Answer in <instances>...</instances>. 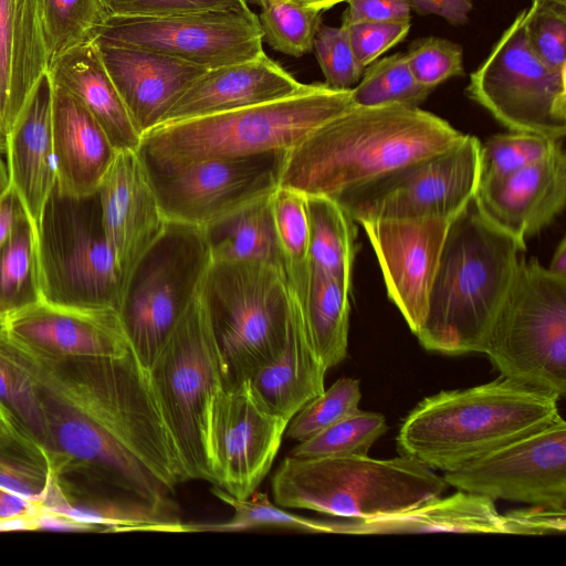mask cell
<instances>
[{
	"mask_svg": "<svg viewBox=\"0 0 566 566\" xmlns=\"http://www.w3.org/2000/svg\"><path fill=\"white\" fill-rule=\"evenodd\" d=\"M0 347L33 385L45 419L44 451L61 478L75 474L151 503H174V489L190 479L133 349L49 357L13 338L1 318Z\"/></svg>",
	"mask_w": 566,
	"mask_h": 566,
	"instance_id": "obj_1",
	"label": "cell"
},
{
	"mask_svg": "<svg viewBox=\"0 0 566 566\" xmlns=\"http://www.w3.org/2000/svg\"><path fill=\"white\" fill-rule=\"evenodd\" d=\"M464 135L419 107L355 106L285 151L279 186L335 199L443 151Z\"/></svg>",
	"mask_w": 566,
	"mask_h": 566,
	"instance_id": "obj_2",
	"label": "cell"
},
{
	"mask_svg": "<svg viewBox=\"0 0 566 566\" xmlns=\"http://www.w3.org/2000/svg\"><path fill=\"white\" fill-rule=\"evenodd\" d=\"M525 242L479 209L474 198L450 221L430 289L421 346L444 355L481 353Z\"/></svg>",
	"mask_w": 566,
	"mask_h": 566,
	"instance_id": "obj_3",
	"label": "cell"
},
{
	"mask_svg": "<svg viewBox=\"0 0 566 566\" xmlns=\"http://www.w3.org/2000/svg\"><path fill=\"white\" fill-rule=\"evenodd\" d=\"M559 398L500 376L423 398L403 419L397 449L432 470H457L559 419Z\"/></svg>",
	"mask_w": 566,
	"mask_h": 566,
	"instance_id": "obj_4",
	"label": "cell"
},
{
	"mask_svg": "<svg viewBox=\"0 0 566 566\" xmlns=\"http://www.w3.org/2000/svg\"><path fill=\"white\" fill-rule=\"evenodd\" d=\"M353 107L352 88L307 84L302 92L282 99L159 125L142 136L137 153L146 165L174 167L287 151Z\"/></svg>",
	"mask_w": 566,
	"mask_h": 566,
	"instance_id": "obj_5",
	"label": "cell"
},
{
	"mask_svg": "<svg viewBox=\"0 0 566 566\" xmlns=\"http://www.w3.org/2000/svg\"><path fill=\"white\" fill-rule=\"evenodd\" d=\"M443 476L408 455L296 458L274 472V503L342 518H370L401 512L441 496Z\"/></svg>",
	"mask_w": 566,
	"mask_h": 566,
	"instance_id": "obj_6",
	"label": "cell"
},
{
	"mask_svg": "<svg viewBox=\"0 0 566 566\" xmlns=\"http://www.w3.org/2000/svg\"><path fill=\"white\" fill-rule=\"evenodd\" d=\"M201 291L222 388L234 389L285 344L291 313L285 273L263 263L211 260Z\"/></svg>",
	"mask_w": 566,
	"mask_h": 566,
	"instance_id": "obj_7",
	"label": "cell"
},
{
	"mask_svg": "<svg viewBox=\"0 0 566 566\" xmlns=\"http://www.w3.org/2000/svg\"><path fill=\"white\" fill-rule=\"evenodd\" d=\"M481 354L501 376L566 395V277L521 258Z\"/></svg>",
	"mask_w": 566,
	"mask_h": 566,
	"instance_id": "obj_8",
	"label": "cell"
},
{
	"mask_svg": "<svg viewBox=\"0 0 566 566\" xmlns=\"http://www.w3.org/2000/svg\"><path fill=\"white\" fill-rule=\"evenodd\" d=\"M148 374L189 479L213 484L209 418L213 398L222 388V378L201 286L174 326Z\"/></svg>",
	"mask_w": 566,
	"mask_h": 566,
	"instance_id": "obj_9",
	"label": "cell"
},
{
	"mask_svg": "<svg viewBox=\"0 0 566 566\" xmlns=\"http://www.w3.org/2000/svg\"><path fill=\"white\" fill-rule=\"evenodd\" d=\"M34 249L41 298L119 310L122 276L103 229L97 193L75 198L54 189Z\"/></svg>",
	"mask_w": 566,
	"mask_h": 566,
	"instance_id": "obj_10",
	"label": "cell"
},
{
	"mask_svg": "<svg viewBox=\"0 0 566 566\" xmlns=\"http://www.w3.org/2000/svg\"><path fill=\"white\" fill-rule=\"evenodd\" d=\"M210 262L203 229L167 221L125 281L118 312L146 369L199 291Z\"/></svg>",
	"mask_w": 566,
	"mask_h": 566,
	"instance_id": "obj_11",
	"label": "cell"
},
{
	"mask_svg": "<svg viewBox=\"0 0 566 566\" xmlns=\"http://www.w3.org/2000/svg\"><path fill=\"white\" fill-rule=\"evenodd\" d=\"M522 10L471 73L465 93L510 130L556 140L566 135V72L546 66L526 38Z\"/></svg>",
	"mask_w": 566,
	"mask_h": 566,
	"instance_id": "obj_12",
	"label": "cell"
},
{
	"mask_svg": "<svg viewBox=\"0 0 566 566\" xmlns=\"http://www.w3.org/2000/svg\"><path fill=\"white\" fill-rule=\"evenodd\" d=\"M481 142L471 135L335 200L357 223L380 219L453 220L474 198Z\"/></svg>",
	"mask_w": 566,
	"mask_h": 566,
	"instance_id": "obj_13",
	"label": "cell"
},
{
	"mask_svg": "<svg viewBox=\"0 0 566 566\" xmlns=\"http://www.w3.org/2000/svg\"><path fill=\"white\" fill-rule=\"evenodd\" d=\"M96 40L156 52L206 70L253 60L264 53L259 17L252 10L108 15Z\"/></svg>",
	"mask_w": 566,
	"mask_h": 566,
	"instance_id": "obj_14",
	"label": "cell"
},
{
	"mask_svg": "<svg viewBox=\"0 0 566 566\" xmlns=\"http://www.w3.org/2000/svg\"><path fill=\"white\" fill-rule=\"evenodd\" d=\"M284 154L206 159L174 167L143 163L166 221L205 229L272 193L279 187Z\"/></svg>",
	"mask_w": 566,
	"mask_h": 566,
	"instance_id": "obj_15",
	"label": "cell"
},
{
	"mask_svg": "<svg viewBox=\"0 0 566 566\" xmlns=\"http://www.w3.org/2000/svg\"><path fill=\"white\" fill-rule=\"evenodd\" d=\"M449 486L494 500L566 510V422L553 423L448 471Z\"/></svg>",
	"mask_w": 566,
	"mask_h": 566,
	"instance_id": "obj_16",
	"label": "cell"
},
{
	"mask_svg": "<svg viewBox=\"0 0 566 566\" xmlns=\"http://www.w3.org/2000/svg\"><path fill=\"white\" fill-rule=\"evenodd\" d=\"M287 423L256 399L248 381L221 388L209 418L213 485L237 499L252 495L273 464Z\"/></svg>",
	"mask_w": 566,
	"mask_h": 566,
	"instance_id": "obj_17",
	"label": "cell"
},
{
	"mask_svg": "<svg viewBox=\"0 0 566 566\" xmlns=\"http://www.w3.org/2000/svg\"><path fill=\"white\" fill-rule=\"evenodd\" d=\"M560 518L555 510L534 506L501 514L492 499L461 491L438 496L418 506L370 518L325 520L324 534H515L558 533Z\"/></svg>",
	"mask_w": 566,
	"mask_h": 566,
	"instance_id": "obj_18",
	"label": "cell"
},
{
	"mask_svg": "<svg viewBox=\"0 0 566 566\" xmlns=\"http://www.w3.org/2000/svg\"><path fill=\"white\" fill-rule=\"evenodd\" d=\"M450 221L380 219L361 221L381 269L387 295L416 335L421 328Z\"/></svg>",
	"mask_w": 566,
	"mask_h": 566,
	"instance_id": "obj_19",
	"label": "cell"
},
{
	"mask_svg": "<svg viewBox=\"0 0 566 566\" xmlns=\"http://www.w3.org/2000/svg\"><path fill=\"white\" fill-rule=\"evenodd\" d=\"M1 319L13 338L49 357L122 356L132 349L115 308L70 306L40 297Z\"/></svg>",
	"mask_w": 566,
	"mask_h": 566,
	"instance_id": "obj_20",
	"label": "cell"
},
{
	"mask_svg": "<svg viewBox=\"0 0 566 566\" xmlns=\"http://www.w3.org/2000/svg\"><path fill=\"white\" fill-rule=\"evenodd\" d=\"M97 195L103 229L124 285L167 221L137 151L117 153Z\"/></svg>",
	"mask_w": 566,
	"mask_h": 566,
	"instance_id": "obj_21",
	"label": "cell"
},
{
	"mask_svg": "<svg viewBox=\"0 0 566 566\" xmlns=\"http://www.w3.org/2000/svg\"><path fill=\"white\" fill-rule=\"evenodd\" d=\"M474 200L490 221L521 241L541 232L566 202L562 140L536 163L504 177L479 181Z\"/></svg>",
	"mask_w": 566,
	"mask_h": 566,
	"instance_id": "obj_22",
	"label": "cell"
},
{
	"mask_svg": "<svg viewBox=\"0 0 566 566\" xmlns=\"http://www.w3.org/2000/svg\"><path fill=\"white\" fill-rule=\"evenodd\" d=\"M103 63L143 136L208 70L156 52L95 40Z\"/></svg>",
	"mask_w": 566,
	"mask_h": 566,
	"instance_id": "obj_23",
	"label": "cell"
},
{
	"mask_svg": "<svg viewBox=\"0 0 566 566\" xmlns=\"http://www.w3.org/2000/svg\"><path fill=\"white\" fill-rule=\"evenodd\" d=\"M52 95L53 84L45 73L7 134L4 155L10 186L30 221L34 239L44 208L56 187Z\"/></svg>",
	"mask_w": 566,
	"mask_h": 566,
	"instance_id": "obj_24",
	"label": "cell"
},
{
	"mask_svg": "<svg viewBox=\"0 0 566 566\" xmlns=\"http://www.w3.org/2000/svg\"><path fill=\"white\" fill-rule=\"evenodd\" d=\"M306 86L263 53L208 70L178 97L160 125L282 99Z\"/></svg>",
	"mask_w": 566,
	"mask_h": 566,
	"instance_id": "obj_25",
	"label": "cell"
},
{
	"mask_svg": "<svg viewBox=\"0 0 566 566\" xmlns=\"http://www.w3.org/2000/svg\"><path fill=\"white\" fill-rule=\"evenodd\" d=\"M52 140L56 191L75 198L97 193L117 151L85 106L54 84Z\"/></svg>",
	"mask_w": 566,
	"mask_h": 566,
	"instance_id": "obj_26",
	"label": "cell"
},
{
	"mask_svg": "<svg viewBox=\"0 0 566 566\" xmlns=\"http://www.w3.org/2000/svg\"><path fill=\"white\" fill-rule=\"evenodd\" d=\"M48 70L39 0H0V122L6 134Z\"/></svg>",
	"mask_w": 566,
	"mask_h": 566,
	"instance_id": "obj_27",
	"label": "cell"
},
{
	"mask_svg": "<svg viewBox=\"0 0 566 566\" xmlns=\"http://www.w3.org/2000/svg\"><path fill=\"white\" fill-rule=\"evenodd\" d=\"M54 85L74 95L101 126L117 153L138 151L142 135L113 83L95 42L76 46L51 62Z\"/></svg>",
	"mask_w": 566,
	"mask_h": 566,
	"instance_id": "obj_28",
	"label": "cell"
},
{
	"mask_svg": "<svg viewBox=\"0 0 566 566\" xmlns=\"http://www.w3.org/2000/svg\"><path fill=\"white\" fill-rule=\"evenodd\" d=\"M290 293L291 313L285 344L273 360L247 380L256 399L287 422L324 391L327 371L310 348L297 301L291 289Z\"/></svg>",
	"mask_w": 566,
	"mask_h": 566,
	"instance_id": "obj_29",
	"label": "cell"
},
{
	"mask_svg": "<svg viewBox=\"0 0 566 566\" xmlns=\"http://www.w3.org/2000/svg\"><path fill=\"white\" fill-rule=\"evenodd\" d=\"M41 509L65 515L95 531L190 532L175 504H156L135 495L81 494L54 472Z\"/></svg>",
	"mask_w": 566,
	"mask_h": 566,
	"instance_id": "obj_30",
	"label": "cell"
},
{
	"mask_svg": "<svg viewBox=\"0 0 566 566\" xmlns=\"http://www.w3.org/2000/svg\"><path fill=\"white\" fill-rule=\"evenodd\" d=\"M349 291L350 286L311 264L302 291H292L310 348L326 370L347 356Z\"/></svg>",
	"mask_w": 566,
	"mask_h": 566,
	"instance_id": "obj_31",
	"label": "cell"
},
{
	"mask_svg": "<svg viewBox=\"0 0 566 566\" xmlns=\"http://www.w3.org/2000/svg\"><path fill=\"white\" fill-rule=\"evenodd\" d=\"M271 195L203 229L212 261L256 262L285 273L274 228Z\"/></svg>",
	"mask_w": 566,
	"mask_h": 566,
	"instance_id": "obj_32",
	"label": "cell"
},
{
	"mask_svg": "<svg viewBox=\"0 0 566 566\" xmlns=\"http://www.w3.org/2000/svg\"><path fill=\"white\" fill-rule=\"evenodd\" d=\"M310 264L352 287L357 252L355 221L332 198L306 196Z\"/></svg>",
	"mask_w": 566,
	"mask_h": 566,
	"instance_id": "obj_33",
	"label": "cell"
},
{
	"mask_svg": "<svg viewBox=\"0 0 566 566\" xmlns=\"http://www.w3.org/2000/svg\"><path fill=\"white\" fill-rule=\"evenodd\" d=\"M49 66L65 52L94 42L108 18L102 0H39Z\"/></svg>",
	"mask_w": 566,
	"mask_h": 566,
	"instance_id": "obj_34",
	"label": "cell"
},
{
	"mask_svg": "<svg viewBox=\"0 0 566 566\" xmlns=\"http://www.w3.org/2000/svg\"><path fill=\"white\" fill-rule=\"evenodd\" d=\"M271 205L274 228L285 263L287 285L294 292H300L310 272L306 196L279 186L271 195Z\"/></svg>",
	"mask_w": 566,
	"mask_h": 566,
	"instance_id": "obj_35",
	"label": "cell"
},
{
	"mask_svg": "<svg viewBox=\"0 0 566 566\" xmlns=\"http://www.w3.org/2000/svg\"><path fill=\"white\" fill-rule=\"evenodd\" d=\"M433 91L415 78L405 53L371 62L352 88L354 104L360 107L395 104L419 107Z\"/></svg>",
	"mask_w": 566,
	"mask_h": 566,
	"instance_id": "obj_36",
	"label": "cell"
},
{
	"mask_svg": "<svg viewBox=\"0 0 566 566\" xmlns=\"http://www.w3.org/2000/svg\"><path fill=\"white\" fill-rule=\"evenodd\" d=\"M40 297L33 230L24 217L0 249V303L7 313Z\"/></svg>",
	"mask_w": 566,
	"mask_h": 566,
	"instance_id": "obj_37",
	"label": "cell"
},
{
	"mask_svg": "<svg viewBox=\"0 0 566 566\" xmlns=\"http://www.w3.org/2000/svg\"><path fill=\"white\" fill-rule=\"evenodd\" d=\"M388 430L379 412L357 410L314 437L298 442L290 453L296 458L368 455Z\"/></svg>",
	"mask_w": 566,
	"mask_h": 566,
	"instance_id": "obj_38",
	"label": "cell"
},
{
	"mask_svg": "<svg viewBox=\"0 0 566 566\" xmlns=\"http://www.w3.org/2000/svg\"><path fill=\"white\" fill-rule=\"evenodd\" d=\"M259 21L266 41L274 50L300 57L313 50L315 35L322 24V11L296 0H279L264 8Z\"/></svg>",
	"mask_w": 566,
	"mask_h": 566,
	"instance_id": "obj_39",
	"label": "cell"
},
{
	"mask_svg": "<svg viewBox=\"0 0 566 566\" xmlns=\"http://www.w3.org/2000/svg\"><path fill=\"white\" fill-rule=\"evenodd\" d=\"M53 468L45 451L36 443L0 437V486L41 504Z\"/></svg>",
	"mask_w": 566,
	"mask_h": 566,
	"instance_id": "obj_40",
	"label": "cell"
},
{
	"mask_svg": "<svg viewBox=\"0 0 566 566\" xmlns=\"http://www.w3.org/2000/svg\"><path fill=\"white\" fill-rule=\"evenodd\" d=\"M560 140L510 130L492 135L480 146V181L507 176L551 154Z\"/></svg>",
	"mask_w": 566,
	"mask_h": 566,
	"instance_id": "obj_41",
	"label": "cell"
},
{
	"mask_svg": "<svg viewBox=\"0 0 566 566\" xmlns=\"http://www.w3.org/2000/svg\"><path fill=\"white\" fill-rule=\"evenodd\" d=\"M360 381L343 377L308 401L287 423L285 436L297 442L307 440L324 429L359 410Z\"/></svg>",
	"mask_w": 566,
	"mask_h": 566,
	"instance_id": "obj_42",
	"label": "cell"
},
{
	"mask_svg": "<svg viewBox=\"0 0 566 566\" xmlns=\"http://www.w3.org/2000/svg\"><path fill=\"white\" fill-rule=\"evenodd\" d=\"M0 400L44 450L45 419L33 385L22 368L1 347Z\"/></svg>",
	"mask_w": 566,
	"mask_h": 566,
	"instance_id": "obj_43",
	"label": "cell"
},
{
	"mask_svg": "<svg viewBox=\"0 0 566 566\" xmlns=\"http://www.w3.org/2000/svg\"><path fill=\"white\" fill-rule=\"evenodd\" d=\"M526 38L534 54L549 69L566 72V4L534 1Z\"/></svg>",
	"mask_w": 566,
	"mask_h": 566,
	"instance_id": "obj_44",
	"label": "cell"
},
{
	"mask_svg": "<svg viewBox=\"0 0 566 566\" xmlns=\"http://www.w3.org/2000/svg\"><path fill=\"white\" fill-rule=\"evenodd\" d=\"M415 78L436 88L455 76L464 75L462 46L438 36H423L412 41L405 53Z\"/></svg>",
	"mask_w": 566,
	"mask_h": 566,
	"instance_id": "obj_45",
	"label": "cell"
},
{
	"mask_svg": "<svg viewBox=\"0 0 566 566\" xmlns=\"http://www.w3.org/2000/svg\"><path fill=\"white\" fill-rule=\"evenodd\" d=\"M313 50L326 84L337 90H350L360 81L365 67L357 60L347 31L342 24H321Z\"/></svg>",
	"mask_w": 566,
	"mask_h": 566,
	"instance_id": "obj_46",
	"label": "cell"
},
{
	"mask_svg": "<svg viewBox=\"0 0 566 566\" xmlns=\"http://www.w3.org/2000/svg\"><path fill=\"white\" fill-rule=\"evenodd\" d=\"M108 15L165 17L211 10L251 11L247 0H102Z\"/></svg>",
	"mask_w": 566,
	"mask_h": 566,
	"instance_id": "obj_47",
	"label": "cell"
},
{
	"mask_svg": "<svg viewBox=\"0 0 566 566\" xmlns=\"http://www.w3.org/2000/svg\"><path fill=\"white\" fill-rule=\"evenodd\" d=\"M354 53L366 67L381 54L401 42L410 31V19L397 21H342Z\"/></svg>",
	"mask_w": 566,
	"mask_h": 566,
	"instance_id": "obj_48",
	"label": "cell"
},
{
	"mask_svg": "<svg viewBox=\"0 0 566 566\" xmlns=\"http://www.w3.org/2000/svg\"><path fill=\"white\" fill-rule=\"evenodd\" d=\"M343 21H397L410 19L411 9L407 0H347Z\"/></svg>",
	"mask_w": 566,
	"mask_h": 566,
	"instance_id": "obj_49",
	"label": "cell"
},
{
	"mask_svg": "<svg viewBox=\"0 0 566 566\" xmlns=\"http://www.w3.org/2000/svg\"><path fill=\"white\" fill-rule=\"evenodd\" d=\"M417 13L438 15L453 25L469 22L473 9L472 0H407Z\"/></svg>",
	"mask_w": 566,
	"mask_h": 566,
	"instance_id": "obj_50",
	"label": "cell"
},
{
	"mask_svg": "<svg viewBox=\"0 0 566 566\" xmlns=\"http://www.w3.org/2000/svg\"><path fill=\"white\" fill-rule=\"evenodd\" d=\"M24 217H27V214L23 207L17 193L10 187L0 197V249L8 241L18 223Z\"/></svg>",
	"mask_w": 566,
	"mask_h": 566,
	"instance_id": "obj_51",
	"label": "cell"
},
{
	"mask_svg": "<svg viewBox=\"0 0 566 566\" xmlns=\"http://www.w3.org/2000/svg\"><path fill=\"white\" fill-rule=\"evenodd\" d=\"M92 532L93 527L65 515L41 509L32 516V531Z\"/></svg>",
	"mask_w": 566,
	"mask_h": 566,
	"instance_id": "obj_52",
	"label": "cell"
},
{
	"mask_svg": "<svg viewBox=\"0 0 566 566\" xmlns=\"http://www.w3.org/2000/svg\"><path fill=\"white\" fill-rule=\"evenodd\" d=\"M41 510V506L22 495L0 486V520L30 516Z\"/></svg>",
	"mask_w": 566,
	"mask_h": 566,
	"instance_id": "obj_53",
	"label": "cell"
},
{
	"mask_svg": "<svg viewBox=\"0 0 566 566\" xmlns=\"http://www.w3.org/2000/svg\"><path fill=\"white\" fill-rule=\"evenodd\" d=\"M0 437L15 438L34 442V439L22 427L13 413L0 400ZM38 444V443H36Z\"/></svg>",
	"mask_w": 566,
	"mask_h": 566,
	"instance_id": "obj_54",
	"label": "cell"
},
{
	"mask_svg": "<svg viewBox=\"0 0 566 566\" xmlns=\"http://www.w3.org/2000/svg\"><path fill=\"white\" fill-rule=\"evenodd\" d=\"M547 270L558 276L566 277V238L563 237L551 259Z\"/></svg>",
	"mask_w": 566,
	"mask_h": 566,
	"instance_id": "obj_55",
	"label": "cell"
},
{
	"mask_svg": "<svg viewBox=\"0 0 566 566\" xmlns=\"http://www.w3.org/2000/svg\"><path fill=\"white\" fill-rule=\"evenodd\" d=\"M296 1L307 8L323 12L340 2H346L347 0H296Z\"/></svg>",
	"mask_w": 566,
	"mask_h": 566,
	"instance_id": "obj_56",
	"label": "cell"
},
{
	"mask_svg": "<svg viewBox=\"0 0 566 566\" xmlns=\"http://www.w3.org/2000/svg\"><path fill=\"white\" fill-rule=\"evenodd\" d=\"M10 180L6 160L0 154V197L10 188Z\"/></svg>",
	"mask_w": 566,
	"mask_h": 566,
	"instance_id": "obj_57",
	"label": "cell"
},
{
	"mask_svg": "<svg viewBox=\"0 0 566 566\" xmlns=\"http://www.w3.org/2000/svg\"><path fill=\"white\" fill-rule=\"evenodd\" d=\"M7 147V134L2 127V124L0 122V154L4 155Z\"/></svg>",
	"mask_w": 566,
	"mask_h": 566,
	"instance_id": "obj_58",
	"label": "cell"
},
{
	"mask_svg": "<svg viewBox=\"0 0 566 566\" xmlns=\"http://www.w3.org/2000/svg\"><path fill=\"white\" fill-rule=\"evenodd\" d=\"M251 2H253L254 4L259 6L261 9L275 2V1H279V0H250Z\"/></svg>",
	"mask_w": 566,
	"mask_h": 566,
	"instance_id": "obj_59",
	"label": "cell"
},
{
	"mask_svg": "<svg viewBox=\"0 0 566 566\" xmlns=\"http://www.w3.org/2000/svg\"><path fill=\"white\" fill-rule=\"evenodd\" d=\"M534 1H555V2H558V3H563V4H566V0H534Z\"/></svg>",
	"mask_w": 566,
	"mask_h": 566,
	"instance_id": "obj_60",
	"label": "cell"
},
{
	"mask_svg": "<svg viewBox=\"0 0 566 566\" xmlns=\"http://www.w3.org/2000/svg\"><path fill=\"white\" fill-rule=\"evenodd\" d=\"M4 313H6V312H4V310H3V307H2V305H1V303H0V315H2V314H4Z\"/></svg>",
	"mask_w": 566,
	"mask_h": 566,
	"instance_id": "obj_61",
	"label": "cell"
}]
</instances>
